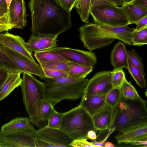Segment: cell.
I'll use <instances>...</instances> for the list:
<instances>
[{"label": "cell", "instance_id": "ba28073f", "mask_svg": "<svg viewBox=\"0 0 147 147\" xmlns=\"http://www.w3.org/2000/svg\"><path fill=\"white\" fill-rule=\"evenodd\" d=\"M61 56L67 61L94 68L97 63L94 53L90 51L67 47H56L49 50Z\"/></svg>", "mask_w": 147, "mask_h": 147}, {"label": "cell", "instance_id": "30bf717a", "mask_svg": "<svg viewBox=\"0 0 147 147\" xmlns=\"http://www.w3.org/2000/svg\"><path fill=\"white\" fill-rule=\"evenodd\" d=\"M1 48L17 66L22 73H28L36 75L42 79H44L45 75L39 64L7 47L1 45Z\"/></svg>", "mask_w": 147, "mask_h": 147}, {"label": "cell", "instance_id": "74e56055", "mask_svg": "<svg viewBox=\"0 0 147 147\" xmlns=\"http://www.w3.org/2000/svg\"><path fill=\"white\" fill-rule=\"evenodd\" d=\"M13 28L9 21V16L7 12L0 17V33L4 31H8Z\"/></svg>", "mask_w": 147, "mask_h": 147}, {"label": "cell", "instance_id": "603a6c76", "mask_svg": "<svg viewBox=\"0 0 147 147\" xmlns=\"http://www.w3.org/2000/svg\"><path fill=\"white\" fill-rule=\"evenodd\" d=\"M68 77L76 79L86 78L92 71V68L78 63L67 61Z\"/></svg>", "mask_w": 147, "mask_h": 147}, {"label": "cell", "instance_id": "b9f144b4", "mask_svg": "<svg viewBox=\"0 0 147 147\" xmlns=\"http://www.w3.org/2000/svg\"><path fill=\"white\" fill-rule=\"evenodd\" d=\"M128 2L147 10V0H131Z\"/></svg>", "mask_w": 147, "mask_h": 147}, {"label": "cell", "instance_id": "44dd1931", "mask_svg": "<svg viewBox=\"0 0 147 147\" xmlns=\"http://www.w3.org/2000/svg\"><path fill=\"white\" fill-rule=\"evenodd\" d=\"M127 16L129 25L136 24L139 20L147 16L146 10L126 1L121 6Z\"/></svg>", "mask_w": 147, "mask_h": 147}, {"label": "cell", "instance_id": "52a82bcc", "mask_svg": "<svg viewBox=\"0 0 147 147\" xmlns=\"http://www.w3.org/2000/svg\"><path fill=\"white\" fill-rule=\"evenodd\" d=\"M36 131L34 127L26 130L0 131V147H36Z\"/></svg>", "mask_w": 147, "mask_h": 147}, {"label": "cell", "instance_id": "f5cc1de1", "mask_svg": "<svg viewBox=\"0 0 147 147\" xmlns=\"http://www.w3.org/2000/svg\"><path fill=\"white\" fill-rule=\"evenodd\" d=\"M5 2V0H0V4Z\"/></svg>", "mask_w": 147, "mask_h": 147}, {"label": "cell", "instance_id": "ab89813d", "mask_svg": "<svg viewBox=\"0 0 147 147\" xmlns=\"http://www.w3.org/2000/svg\"><path fill=\"white\" fill-rule=\"evenodd\" d=\"M62 5L71 12L74 7L76 0H58Z\"/></svg>", "mask_w": 147, "mask_h": 147}, {"label": "cell", "instance_id": "4316f807", "mask_svg": "<svg viewBox=\"0 0 147 147\" xmlns=\"http://www.w3.org/2000/svg\"><path fill=\"white\" fill-rule=\"evenodd\" d=\"M127 69L137 84L142 88H145L146 84L144 75L140 69L135 66L129 59Z\"/></svg>", "mask_w": 147, "mask_h": 147}, {"label": "cell", "instance_id": "4dcf8cb0", "mask_svg": "<svg viewBox=\"0 0 147 147\" xmlns=\"http://www.w3.org/2000/svg\"><path fill=\"white\" fill-rule=\"evenodd\" d=\"M111 81L113 88H121L126 79L122 69H114L111 71Z\"/></svg>", "mask_w": 147, "mask_h": 147}, {"label": "cell", "instance_id": "8d00e7d4", "mask_svg": "<svg viewBox=\"0 0 147 147\" xmlns=\"http://www.w3.org/2000/svg\"><path fill=\"white\" fill-rule=\"evenodd\" d=\"M102 5L114 7H118L120 6L114 0H91L90 10L96 7Z\"/></svg>", "mask_w": 147, "mask_h": 147}, {"label": "cell", "instance_id": "681fc988", "mask_svg": "<svg viewBox=\"0 0 147 147\" xmlns=\"http://www.w3.org/2000/svg\"><path fill=\"white\" fill-rule=\"evenodd\" d=\"M104 146L105 147H114L115 145L111 142H108L105 143Z\"/></svg>", "mask_w": 147, "mask_h": 147}, {"label": "cell", "instance_id": "f35d334b", "mask_svg": "<svg viewBox=\"0 0 147 147\" xmlns=\"http://www.w3.org/2000/svg\"><path fill=\"white\" fill-rule=\"evenodd\" d=\"M86 139L82 138L74 140L70 144L71 147H97Z\"/></svg>", "mask_w": 147, "mask_h": 147}, {"label": "cell", "instance_id": "f1b7e54d", "mask_svg": "<svg viewBox=\"0 0 147 147\" xmlns=\"http://www.w3.org/2000/svg\"><path fill=\"white\" fill-rule=\"evenodd\" d=\"M121 89L122 96L126 99L134 100L140 97L134 87L125 79Z\"/></svg>", "mask_w": 147, "mask_h": 147}, {"label": "cell", "instance_id": "5bb4252c", "mask_svg": "<svg viewBox=\"0 0 147 147\" xmlns=\"http://www.w3.org/2000/svg\"><path fill=\"white\" fill-rule=\"evenodd\" d=\"M8 12L9 23L13 28L22 29L26 25L27 14L24 0H12Z\"/></svg>", "mask_w": 147, "mask_h": 147}, {"label": "cell", "instance_id": "f6af8a7d", "mask_svg": "<svg viewBox=\"0 0 147 147\" xmlns=\"http://www.w3.org/2000/svg\"><path fill=\"white\" fill-rule=\"evenodd\" d=\"M129 144L133 145H140L147 147V139L137 140L132 142Z\"/></svg>", "mask_w": 147, "mask_h": 147}, {"label": "cell", "instance_id": "ee69618b", "mask_svg": "<svg viewBox=\"0 0 147 147\" xmlns=\"http://www.w3.org/2000/svg\"><path fill=\"white\" fill-rule=\"evenodd\" d=\"M36 147H52L53 146L37 138H35Z\"/></svg>", "mask_w": 147, "mask_h": 147}, {"label": "cell", "instance_id": "ac0fdd59", "mask_svg": "<svg viewBox=\"0 0 147 147\" xmlns=\"http://www.w3.org/2000/svg\"><path fill=\"white\" fill-rule=\"evenodd\" d=\"M129 58L124 43L119 42L115 46L111 54V62L114 69H127Z\"/></svg>", "mask_w": 147, "mask_h": 147}, {"label": "cell", "instance_id": "1f68e13d", "mask_svg": "<svg viewBox=\"0 0 147 147\" xmlns=\"http://www.w3.org/2000/svg\"><path fill=\"white\" fill-rule=\"evenodd\" d=\"M128 58L132 63L139 68L143 75H145L142 60L136 51L134 49L127 51Z\"/></svg>", "mask_w": 147, "mask_h": 147}, {"label": "cell", "instance_id": "816d5d0a", "mask_svg": "<svg viewBox=\"0 0 147 147\" xmlns=\"http://www.w3.org/2000/svg\"><path fill=\"white\" fill-rule=\"evenodd\" d=\"M12 0H5L8 9Z\"/></svg>", "mask_w": 147, "mask_h": 147}, {"label": "cell", "instance_id": "f907efd6", "mask_svg": "<svg viewBox=\"0 0 147 147\" xmlns=\"http://www.w3.org/2000/svg\"><path fill=\"white\" fill-rule=\"evenodd\" d=\"M116 1L121 6L126 1L125 0H114Z\"/></svg>", "mask_w": 147, "mask_h": 147}, {"label": "cell", "instance_id": "8fae6325", "mask_svg": "<svg viewBox=\"0 0 147 147\" xmlns=\"http://www.w3.org/2000/svg\"><path fill=\"white\" fill-rule=\"evenodd\" d=\"M36 136L53 147H71L73 140L59 128L50 127L47 125L36 130Z\"/></svg>", "mask_w": 147, "mask_h": 147}, {"label": "cell", "instance_id": "c3c4849f", "mask_svg": "<svg viewBox=\"0 0 147 147\" xmlns=\"http://www.w3.org/2000/svg\"><path fill=\"white\" fill-rule=\"evenodd\" d=\"M109 135L108 134V135L103 140L101 141L97 142L95 141H93L92 142H91L93 144L96 145L97 147H101L104 146L105 144V142L106 141L107 139L108 138L109 136Z\"/></svg>", "mask_w": 147, "mask_h": 147}, {"label": "cell", "instance_id": "5b68a950", "mask_svg": "<svg viewBox=\"0 0 147 147\" xmlns=\"http://www.w3.org/2000/svg\"><path fill=\"white\" fill-rule=\"evenodd\" d=\"M73 140L87 139L88 132L91 130L96 132L92 115L79 104L63 113L60 128Z\"/></svg>", "mask_w": 147, "mask_h": 147}, {"label": "cell", "instance_id": "bcb514c9", "mask_svg": "<svg viewBox=\"0 0 147 147\" xmlns=\"http://www.w3.org/2000/svg\"><path fill=\"white\" fill-rule=\"evenodd\" d=\"M8 11L6 2L0 4V17L3 16Z\"/></svg>", "mask_w": 147, "mask_h": 147}, {"label": "cell", "instance_id": "3957f363", "mask_svg": "<svg viewBox=\"0 0 147 147\" xmlns=\"http://www.w3.org/2000/svg\"><path fill=\"white\" fill-rule=\"evenodd\" d=\"M43 80L45 99L54 107L64 100H75L81 98L85 94L89 80L67 77L45 78Z\"/></svg>", "mask_w": 147, "mask_h": 147}, {"label": "cell", "instance_id": "7a4b0ae2", "mask_svg": "<svg viewBox=\"0 0 147 147\" xmlns=\"http://www.w3.org/2000/svg\"><path fill=\"white\" fill-rule=\"evenodd\" d=\"M134 30L127 26L112 27L95 23H86L78 29L80 39L90 51L108 46L116 40L131 45Z\"/></svg>", "mask_w": 147, "mask_h": 147}, {"label": "cell", "instance_id": "7bdbcfd3", "mask_svg": "<svg viewBox=\"0 0 147 147\" xmlns=\"http://www.w3.org/2000/svg\"><path fill=\"white\" fill-rule=\"evenodd\" d=\"M8 72L7 69L0 68V89L7 77Z\"/></svg>", "mask_w": 147, "mask_h": 147}, {"label": "cell", "instance_id": "9c48e42d", "mask_svg": "<svg viewBox=\"0 0 147 147\" xmlns=\"http://www.w3.org/2000/svg\"><path fill=\"white\" fill-rule=\"evenodd\" d=\"M123 98L127 105L129 118L128 129L147 123L146 100L140 96L134 100Z\"/></svg>", "mask_w": 147, "mask_h": 147}, {"label": "cell", "instance_id": "9a60e30c", "mask_svg": "<svg viewBox=\"0 0 147 147\" xmlns=\"http://www.w3.org/2000/svg\"><path fill=\"white\" fill-rule=\"evenodd\" d=\"M116 107L106 104L102 109L92 115L94 126L97 131L109 129L117 113Z\"/></svg>", "mask_w": 147, "mask_h": 147}, {"label": "cell", "instance_id": "ffe728a7", "mask_svg": "<svg viewBox=\"0 0 147 147\" xmlns=\"http://www.w3.org/2000/svg\"><path fill=\"white\" fill-rule=\"evenodd\" d=\"M19 72H8L0 89V101L6 98L16 88L20 86L22 82Z\"/></svg>", "mask_w": 147, "mask_h": 147}, {"label": "cell", "instance_id": "f546056e", "mask_svg": "<svg viewBox=\"0 0 147 147\" xmlns=\"http://www.w3.org/2000/svg\"><path fill=\"white\" fill-rule=\"evenodd\" d=\"M132 45L141 46L147 44V28L138 31H134L132 33Z\"/></svg>", "mask_w": 147, "mask_h": 147}, {"label": "cell", "instance_id": "60d3db41", "mask_svg": "<svg viewBox=\"0 0 147 147\" xmlns=\"http://www.w3.org/2000/svg\"><path fill=\"white\" fill-rule=\"evenodd\" d=\"M135 24L136 25L134 30L138 31L147 28V16L143 18Z\"/></svg>", "mask_w": 147, "mask_h": 147}, {"label": "cell", "instance_id": "cb8c5ba5", "mask_svg": "<svg viewBox=\"0 0 147 147\" xmlns=\"http://www.w3.org/2000/svg\"><path fill=\"white\" fill-rule=\"evenodd\" d=\"M34 56L39 64L52 61H68L57 54L49 50L34 52Z\"/></svg>", "mask_w": 147, "mask_h": 147}, {"label": "cell", "instance_id": "7c38bea8", "mask_svg": "<svg viewBox=\"0 0 147 147\" xmlns=\"http://www.w3.org/2000/svg\"><path fill=\"white\" fill-rule=\"evenodd\" d=\"M111 71H103L95 74L88 80L84 94L106 95L113 87Z\"/></svg>", "mask_w": 147, "mask_h": 147}, {"label": "cell", "instance_id": "6da1fadb", "mask_svg": "<svg viewBox=\"0 0 147 147\" xmlns=\"http://www.w3.org/2000/svg\"><path fill=\"white\" fill-rule=\"evenodd\" d=\"M31 35L53 37L65 32L72 26L71 12L58 0H30Z\"/></svg>", "mask_w": 147, "mask_h": 147}, {"label": "cell", "instance_id": "4fadbf2b", "mask_svg": "<svg viewBox=\"0 0 147 147\" xmlns=\"http://www.w3.org/2000/svg\"><path fill=\"white\" fill-rule=\"evenodd\" d=\"M0 45L35 61L32 56V53L28 48L26 42L19 36L13 34L8 31L4 33H0Z\"/></svg>", "mask_w": 147, "mask_h": 147}, {"label": "cell", "instance_id": "e0dca14e", "mask_svg": "<svg viewBox=\"0 0 147 147\" xmlns=\"http://www.w3.org/2000/svg\"><path fill=\"white\" fill-rule=\"evenodd\" d=\"M58 36L37 37L31 35L26 43L31 52L48 50L57 47Z\"/></svg>", "mask_w": 147, "mask_h": 147}, {"label": "cell", "instance_id": "277c9868", "mask_svg": "<svg viewBox=\"0 0 147 147\" xmlns=\"http://www.w3.org/2000/svg\"><path fill=\"white\" fill-rule=\"evenodd\" d=\"M20 86L23 101L29 115L30 122L38 128L46 125L41 115L42 104L45 98L44 82L37 79L32 74L23 73Z\"/></svg>", "mask_w": 147, "mask_h": 147}, {"label": "cell", "instance_id": "2e32d148", "mask_svg": "<svg viewBox=\"0 0 147 147\" xmlns=\"http://www.w3.org/2000/svg\"><path fill=\"white\" fill-rule=\"evenodd\" d=\"M119 144H129L137 140L147 139V123L127 130L115 136Z\"/></svg>", "mask_w": 147, "mask_h": 147}, {"label": "cell", "instance_id": "484cf974", "mask_svg": "<svg viewBox=\"0 0 147 147\" xmlns=\"http://www.w3.org/2000/svg\"><path fill=\"white\" fill-rule=\"evenodd\" d=\"M0 68L10 72H22L7 55L3 51L0 45Z\"/></svg>", "mask_w": 147, "mask_h": 147}, {"label": "cell", "instance_id": "d6986e66", "mask_svg": "<svg viewBox=\"0 0 147 147\" xmlns=\"http://www.w3.org/2000/svg\"><path fill=\"white\" fill-rule=\"evenodd\" d=\"M106 96L84 94L81 98L80 104L92 115L106 104Z\"/></svg>", "mask_w": 147, "mask_h": 147}, {"label": "cell", "instance_id": "7dc6e473", "mask_svg": "<svg viewBox=\"0 0 147 147\" xmlns=\"http://www.w3.org/2000/svg\"><path fill=\"white\" fill-rule=\"evenodd\" d=\"M87 136L88 139L96 140L97 138L96 131L93 130L89 131L87 133Z\"/></svg>", "mask_w": 147, "mask_h": 147}, {"label": "cell", "instance_id": "8992f818", "mask_svg": "<svg viewBox=\"0 0 147 147\" xmlns=\"http://www.w3.org/2000/svg\"><path fill=\"white\" fill-rule=\"evenodd\" d=\"M90 14L95 23L112 27L129 25L121 6H98L90 9Z\"/></svg>", "mask_w": 147, "mask_h": 147}, {"label": "cell", "instance_id": "e575fe53", "mask_svg": "<svg viewBox=\"0 0 147 147\" xmlns=\"http://www.w3.org/2000/svg\"><path fill=\"white\" fill-rule=\"evenodd\" d=\"M55 110L54 107L45 98L42 104L41 113L44 120L47 123L50 115Z\"/></svg>", "mask_w": 147, "mask_h": 147}, {"label": "cell", "instance_id": "d6a6232c", "mask_svg": "<svg viewBox=\"0 0 147 147\" xmlns=\"http://www.w3.org/2000/svg\"><path fill=\"white\" fill-rule=\"evenodd\" d=\"M63 114L55 110L49 117L46 125L50 127L60 128Z\"/></svg>", "mask_w": 147, "mask_h": 147}, {"label": "cell", "instance_id": "d4e9b609", "mask_svg": "<svg viewBox=\"0 0 147 147\" xmlns=\"http://www.w3.org/2000/svg\"><path fill=\"white\" fill-rule=\"evenodd\" d=\"M91 0H76L74 7L77 10L82 21L89 23Z\"/></svg>", "mask_w": 147, "mask_h": 147}, {"label": "cell", "instance_id": "d590c367", "mask_svg": "<svg viewBox=\"0 0 147 147\" xmlns=\"http://www.w3.org/2000/svg\"><path fill=\"white\" fill-rule=\"evenodd\" d=\"M45 78H55L68 77V73L60 70H57L42 67Z\"/></svg>", "mask_w": 147, "mask_h": 147}, {"label": "cell", "instance_id": "db71d44e", "mask_svg": "<svg viewBox=\"0 0 147 147\" xmlns=\"http://www.w3.org/2000/svg\"><path fill=\"white\" fill-rule=\"evenodd\" d=\"M125 1H129L131 0H125Z\"/></svg>", "mask_w": 147, "mask_h": 147}, {"label": "cell", "instance_id": "83f0119b", "mask_svg": "<svg viewBox=\"0 0 147 147\" xmlns=\"http://www.w3.org/2000/svg\"><path fill=\"white\" fill-rule=\"evenodd\" d=\"M122 97L121 88H113L106 95V104L112 107H116L121 100Z\"/></svg>", "mask_w": 147, "mask_h": 147}, {"label": "cell", "instance_id": "7402d4cb", "mask_svg": "<svg viewBox=\"0 0 147 147\" xmlns=\"http://www.w3.org/2000/svg\"><path fill=\"white\" fill-rule=\"evenodd\" d=\"M33 127L29 117H17L2 125L0 131L9 132L26 130Z\"/></svg>", "mask_w": 147, "mask_h": 147}, {"label": "cell", "instance_id": "836d02e7", "mask_svg": "<svg viewBox=\"0 0 147 147\" xmlns=\"http://www.w3.org/2000/svg\"><path fill=\"white\" fill-rule=\"evenodd\" d=\"M42 67L63 71L68 73V68L66 62L52 61L40 64Z\"/></svg>", "mask_w": 147, "mask_h": 147}]
</instances>
